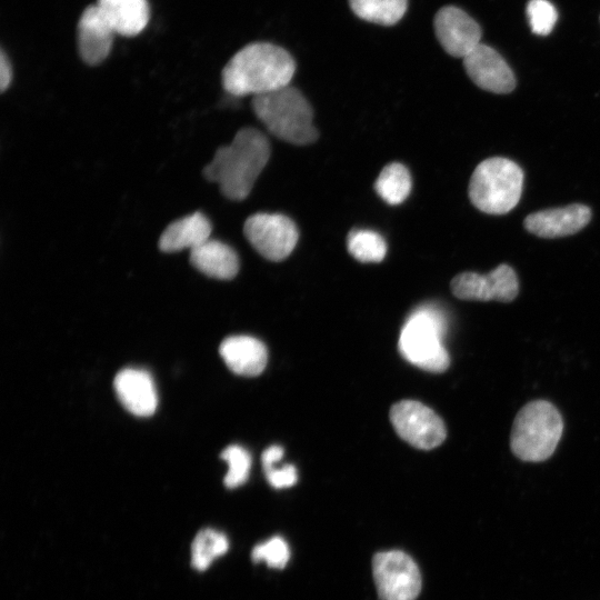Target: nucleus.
Masks as SVG:
<instances>
[{
    "label": "nucleus",
    "instance_id": "f257e3e1",
    "mask_svg": "<svg viewBox=\"0 0 600 600\" xmlns=\"http://www.w3.org/2000/svg\"><path fill=\"white\" fill-rule=\"evenodd\" d=\"M267 137L254 128L240 129L231 143L220 147L204 167L203 176L231 200L246 199L270 158Z\"/></svg>",
    "mask_w": 600,
    "mask_h": 600
},
{
    "label": "nucleus",
    "instance_id": "f03ea898",
    "mask_svg": "<svg viewBox=\"0 0 600 600\" xmlns=\"http://www.w3.org/2000/svg\"><path fill=\"white\" fill-rule=\"evenodd\" d=\"M296 62L283 48L253 42L231 57L222 70L224 90L236 97L259 96L289 86Z\"/></svg>",
    "mask_w": 600,
    "mask_h": 600
},
{
    "label": "nucleus",
    "instance_id": "7ed1b4c3",
    "mask_svg": "<svg viewBox=\"0 0 600 600\" xmlns=\"http://www.w3.org/2000/svg\"><path fill=\"white\" fill-rule=\"evenodd\" d=\"M252 108L268 131L280 140L304 146L318 139L309 101L300 90L290 84L254 96Z\"/></svg>",
    "mask_w": 600,
    "mask_h": 600
},
{
    "label": "nucleus",
    "instance_id": "20e7f679",
    "mask_svg": "<svg viewBox=\"0 0 600 600\" xmlns=\"http://www.w3.org/2000/svg\"><path fill=\"white\" fill-rule=\"evenodd\" d=\"M446 332L443 312L434 306H421L409 314L401 329L400 353L416 367L434 373L443 372L450 364L443 346Z\"/></svg>",
    "mask_w": 600,
    "mask_h": 600
},
{
    "label": "nucleus",
    "instance_id": "39448f33",
    "mask_svg": "<svg viewBox=\"0 0 600 600\" xmlns=\"http://www.w3.org/2000/svg\"><path fill=\"white\" fill-rule=\"evenodd\" d=\"M562 431V417L551 402L531 401L514 418L510 434L511 451L523 461H544L554 452Z\"/></svg>",
    "mask_w": 600,
    "mask_h": 600
},
{
    "label": "nucleus",
    "instance_id": "423d86ee",
    "mask_svg": "<svg viewBox=\"0 0 600 600\" xmlns=\"http://www.w3.org/2000/svg\"><path fill=\"white\" fill-rule=\"evenodd\" d=\"M522 187V169L510 159L493 157L474 169L469 183V198L482 212L503 214L518 204Z\"/></svg>",
    "mask_w": 600,
    "mask_h": 600
},
{
    "label": "nucleus",
    "instance_id": "0eeeda50",
    "mask_svg": "<svg viewBox=\"0 0 600 600\" xmlns=\"http://www.w3.org/2000/svg\"><path fill=\"white\" fill-rule=\"evenodd\" d=\"M372 572L380 600H414L421 591L419 568L403 551L377 553Z\"/></svg>",
    "mask_w": 600,
    "mask_h": 600
},
{
    "label": "nucleus",
    "instance_id": "6e6552de",
    "mask_svg": "<svg viewBox=\"0 0 600 600\" xmlns=\"http://www.w3.org/2000/svg\"><path fill=\"white\" fill-rule=\"evenodd\" d=\"M243 233L254 250L270 261L286 259L296 248V223L280 213H254L246 220Z\"/></svg>",
    "mask_w": 600,
    "mask_h": 600
},
{
    "label": "nucleus",
    "instance_id": "1a4fd4ad",
    "mask_svg": "<svg viewBox=\"0 0 600 600\" xmlns=\"http://www.w3.org/2000/svg\"><path fill=\"white\" fill-rule=\"evenodd\" d=\"M390 420L399 437L418 449L437 448L447 437L442 419L418 401L402 400L394 403L390 410Z\"/></svg>",
    "mask_w": 600,
    "mask_h": 600
},
{
    "label": "nucleus",
    "instance_id": "9d476101",
    "mask_svg": "<svg viewBox=\"0 0 600 600\" xmlns=\"http://www.w3.org/2000/svg\"><path fill=\"white\" fill-rule=\"evenodd\" d=\"M452 293L462 300L510 302L519 292V281L514 270L500 264L487 274L462 272L451 280Z\"/></svg>",
    "mask_w": 600,
    "mask_h": 600
},
{
    "label": "nucleus",
    "instance_id": "9b49d317",
    "mask_svg": "<svg viewBox=\"0 0 600 600\" xmlns=\"http://www.w3.org/2000/svg\"><path fill=\"white\" fill-rule=\"evenodd\" d=\"M434 33L447 53L464 58L481 42V28L467 12L454 6L441 8L434 16Z\"/></svg>",
    "mask_w": 600,
    "mask_h": 600
},
{
    "label": "nucleus",
    "instance_id": "f8f14e48",
    "mask_svg": "<svg viewBox=\"0 0 600 600\" xmlns=\"http://www.w3.org/2000/svg\"><path fill=\"white\" fill-rule=\"evenodd\" d=\"M469 78L481 89L493 93H508L516 87L513 71L491 47L480 43L463 58Z\"/></svg>",
    "mask_w": 600,
    "mask_h": 600
},
{
    "label": "nucleus",
    "instance_id": "ddd939ff",
    "mask_svg": "<svg viewBox=\"0 0 600 600\" xmlns=\"http://www.w3.org/2000/svg\"><path fill=\"white\" fill-rule=\"evenodd\" d=\"M591 219V210L574 203L561 208L541 210L524 219L526 229L540 238H560L584 228Z\"/></svg>",
    "mask_w": 600,
    "mask_h": 600
},
{
    "label": "nucleus",
    "instance_id": "4468645a",
    "mask_svg": "<svg viewBox=\"0 0 600 600\" xmlns=\"http://www.w3.org/2000/svg\"><path fill=\"white\" fill-rule=\"evenodd\" d=\"M114 31L97 4L82 12L77 29L78 50L90 66L102 62L110 53Z\"/></svg>",
    "mask_w": 600,
    "mask_h": 600
},
{
    "label": "nucleus",
    "instance_id": "2eb2a0df",
    "mask_svg": "<svg viewBox=\"0 0 600 600\" xmlns=\"http://www.w3.org/2000/svg\"><path fill=\"white\" fill-rule=\"evenodd\" d=\"M113 386L119 401L130 413L139 417L154 413L158 394L149 372L136 368L123 369L116 376Z\"/></svg>",
    "mask_w": 600,
    "mask_h": 600
},
{
    "label": "nucleus",
    "instance_id": "dca6fc26",
    "mask_svg": "<svg viewBox=\"0 0 600 600\" xmlns=\"http://www.w3.org/2000/svg\"><path fill=\"white\" fill-rule=\"evenodd\" d=\"M220 354L232 372L246 377L260 374L268 360L266 346L250 336H232L224 339L220 346Z\"/></svg>",
    "mask_w": 600,
    "mask_h": 600
},
{
    "label": "nucleus",
    "instance_id": "f3484780",
    "mask_svg": "<svg viewBox=\"0 0 600 600\" xmlns=\"http://www.w3.org/2000/svg\"><path fill=\"white\" fill-rule=\"evenodd\" d=\"M211 223L201 212H193L171 222L159 239L163 252L190 251L210 239Z\"/></svg>",
    "mask_w": 600,
    "mask_h": 600
},
{
    "label": "nucleus",
    "instance_id": "a211bd4d",
    "mask_svg": "<svg viewBox=\"0 0 600 600\" xmlns=\"http://www.w3.org/2000/svg\"><path fill=\"white\" fill-rule=\"evenodd\" d=\"M190 262L208 277L229 280L239 271L237 252L227 243L209 239L190 251Z\"/></svg>",
    "mask_w": 600,
    "mask_h": 600
},
{
    "label": "nucleus",
    "instance_id": "6ab92c4d",
    "mask_svg": "<svg viewBox=\"0 0 600 600\" xmlns=\"http://www.w3.org/2000/svg\"><path fill=\"white\" fill-rule=\"evenodd\" d=\"M97 6L114 33L121 36L140 33L149 21L147 0H98Z\"/></svg>",
    "mask_w": 600,
    "mask_h": 600
},
{
    "label": "nucleus",
    "instance_id": "aec40b11",
    "mask_svg": "<svg viewBox=\"0 0 600 600\" xmlns=\"http://www.w3.org/2000/svg\"><path fill=\"white\" fill-rule=\"evenodd\" d=\"M230 547L228 537L213 528L200 529L190 544V564L198 572L207 571Z\"/></svg>",
    "mask_w": 600,
    "mask_h": 600
},
{
    "label": "nucleus",
    "instance_id": "412c9836",
    "mask_svg": "<svg viewBox=\"0 0 600 600\" xmlns=\"http://www.w3.org/2000/svg\"><path fill=\"white\" fill-rule=\"evenodd\" d=\"M412 187L411 174L400 162L388 163L374 182V190L387 203H402L410 194Z\"/></svg>",
    "mask_w": 600,
    "mask_h": 600
},
{
    "label": "nucleus",
    "instance_id": "4be33fe9",
    "mask_svg": "<svg viewBox=\"0 0 600 600\" xmlns=\"http://www.w3.org/2000/svg\"><path fill=\"white\" fill-rule=\"evenodd\" d=\"M360 19L381 26H393L404 16L408 0H349Z\"/></svg>",
    "mask_w": 600,
    "mask_h": 600
},
{
    "label": "nucleus",
    "instance_id": "5701e85b",
    "mask_svg": "<svg viewBox=\"0 0 600 600\" xmlns=\"http://www.w3.org/2000/svg\"><path fill=\"white\" fill-rule=\"evenodd\" d=\"M349 253L360 262H380L387 253V242L381 234L369 229H354L347 238Z\"/></svg>",
    "mask_w": 600,
    "mask_h": 600
},
{
    "label": "nucleus",
    "instance_id": "b1692460",
    "mask_svg": "<svg viewBox=\"0 0 600 600\" xmlns=\"http://www.w3.org/2000/svg\"><path fill=\"white\" fill-rule=\"evenodd\" d=\"M221 458L228 464V471L224 477V486L234 489L242 486L249 477L251 467V457L249 452L237 444L227 447L221 453Z\"/></svg>",
    "mask_w": 600,
    "mask_h": 600
},
{
    "label": "nucleus",
    "instance_id": "393cba45",
    "mask_svg": "<svg viewBox=\"0 0 600 600\" xmlns=\"http://www.w3.org/2000/svg\"><path fill=\"white\" fill-rule=\"evenodd\" d=\"M526 11L531 30L538 36L549 34L558 20L557 9L548 0H530Z\"/></svg>",
    "mask_w": 600,
    "mask_h": 600
},
{
    "label": "nucleus",
    "instance_id": "a878e982",
    "mask_svg": "<svg viewBox=\"0 0 600 600\" xmlns=\"http://www.w3.org/2000/svg\"><path fill=\"white\" fill-rule=\"evenodd\" d=\"M251 558L253 562L264 561L271 568L282 569L290 559V549L282 538L273 537L257 544L251 552Z\"/></svg>",
    "mask_w": 600,
    "mask_h": 600
},
{
    "label": "nucleus",
    "instance_id": "bb28decb",
    "mask_svg": "<svg viewBox=\"0 0 600 600\" xmlns=\"http://www.w3.org/2000/svg\"><path fill=\"white\" fill-rule=\"evenodd\" d=\"M263 470L268 482L276 489L289 488L298 480L297 469L292 464L279 467L277 463Z\"/></svg>",
    "mask_w": 600,
    "mask_h": 600
},
{
    "label": "nucleus",
    "instance_id": "cd10ccee",
    "mask_svg": "<svg viewBox=\"0 0 600 600\" xmlns=\"http://www.w3.org/2000/svg\"><path fill=\"white\" fill-rule=\"evenodd\" d=\"M12 80V68L6 53L1 51L0 54V89L6 91Z\"/></svg>",
    "mask_w": 600,
    "mask_h": 600
},
{
    "label": "nucleus",
    "instance_id": "c85d7f7f",
    "mask_svg": "<svg viewBox=\"0 0 600 600\" xmlns=\"http://www.w3.org/2000/svg\"><path fill=\"white\" fill-rule=\"evenodd\" d=\"M283 456V448L280 446H271L267 448L261 457L263 469L277 464Z\"/></svg>",
    "mask_w": 600,
    "mask_h": 600
}]
</instances>
